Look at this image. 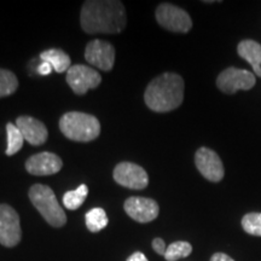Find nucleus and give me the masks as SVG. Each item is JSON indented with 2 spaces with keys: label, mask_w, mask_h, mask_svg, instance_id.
Segmentation results:
<instances>
[{
  "label": "nucleus",
  "mask_w": 261,
  "mask_h": 261,
  "mask_svg": "<svg viewBox=\"0 0 261 261\" xmlns=\"http://www.w3.org/2000/svg\"><path fill=\"white\" fill-rule=\"evenodd\" d=\"M238 55L244 61L252 65L254 73L261 77V45L259 42L250 40H242L237 47Z\"/></svg>",
  "instance_id": "obj_15"
},
{
  "label": "nucleus",
  "mask_w": 261,
  "mask_h": 261,
  "mask_svg": "<svg viewBox=\"0 0 261 261\" xmlns=\"http://www.w3.org/2000/svg\"><path fill=\"white\" fill-rule=\"evenodd\" d=\"M211 261H234L232 257L226 255L224 253H215L213 256L211 257Z\"/></svg>",
  "instance_id": "obj_25"
},
{
  "label": "nucleus",
  "mask_w": 261,
  "mask_h": 261,
  "mask_svg": "<svg viewBox=\"0 0 261 261\" xmlns=\"http://www.w3.org/2000/svg\"><path fill=\"white\" fill-rule=\"evenodd\" d=\"M52 70H54V68H52V65L48 62L42 61L40 65L38 67V73L40 75H50Z\"/></svg>",
  "instance_id": "obj_24"
},
{
  "label": "nucleus",
  "mask_w": 261,
  "mask_h": 261,
  "mask_svg": "<svg viewBox=\"0 0 261 261\" xmlns=\"http://www.w3.org/2000/svg\"><path fill=\"white\" fill-rule=\"evenodd\" d=\"M255 75L246 69L230 67L221 71L217 79V86L221 92L233 94L237 91H248L255 86Z\"/></svg>",
  "instance_id": "obj_6"
},
{
  "label": "nucleus",
  "mask_w": 261,
  "mask_h": 261,
  "mask_svg": "<svg viewBox=\"0 0 261 261\" xmlns=\"http://www.w3.org/2000/svg\"><path fill=\"white\" fill-rule=\"evenodd\" d=\"M159 24L174 33H188L192 28L190 15L185 10L172 4H161L156 10Z\"/></svg>",
  "instance_id": "obj_5"
},
{
  "label": "nucleus",
  "mask_w": 261,
  "mask_h": 261,
  "mask_svg": "<svg viewBox=\"0 0 261 261\" xmlns=\"http://www.w3.org/2000/svg\"><path fill=\"white\" fill-rule=\"evenodd\" d=\"M192 253V246L185 241H177L167 247L165 259L167 261H177L182 257H187Z\"/></svg>",
  "instance_id": "obj_20"
},
{
  "label": "nucleus",
  "mask_w": 261,
  "mask_h": 261,
  "mask_svg": "<svg viewBox=\"0 0 261 261\" xmlns=\"http://www.w3.org/2000/svg\"><path fill=\"white\" fill-rule=\"evenodd\" d=\"M195 163L198 172L207 180L219 182L224 178V165L214 150L208 148L198 149L195 154Z\"/></svg>",
  "instance_id": "obj_10"
},
{
  "label": "nucleus",
  "mask_w": 261,
  "mask_h": 261,
  "mask_svg": "<svg viewBox=\"0 0 261 261\" xmlns=\"http://www.w3.org/2000/svg\"><path fill=\"white\" fill-rule=\"evenodd\" d=\"M6 133H8V148H6V155L12 156L17 154L22 149L24 143V137L18 129V127L14 123H8L6 125Z\"/></svg>",
  "instance_id": "obj_19"
},
{
  "label": "nucleus",
  "mask_w": 261,
  "mask_h": 261,
  "mask_svg": "<svg viewBox=\"0 0 261 261\" xmlns=\"http://www.w3.org/2000/svg\"><path fill=\"white\" fill-rule=\"evenodd\" d=\"M184 99V80L175 73H165L155 77L146 87L145 104L156 113H168L181 106Z\"/></svg>",
  "instance_id": "obj_2"
},
{
  "label": "nucleus",
  "mask_w": 261,
  "mask_h": 261,
  "mask_svg": "<svg viewBox=\"0 0 261 261\" xmlns=\"http://www.w3.org/2000/svg\"><path fill=\"white\" fill-rule=\"evenodd\" d=\"M114 179L121 187L132 190H143L149 184L145 169L132 162L119 163L114 169Z\"/></svg>",
  "instance_id": "obj_9"
},
{
  "label": "nucleus",
  "mask_w": 261,
  "mask_h": 261,
  "mask_svg": "<svg viewBox=\"0 0 261 261\" xmlns=\"http://www.w3.org/2000/svg\"><path fill=\"white\" fill-rule=\"evenodd\" d=\"M152 248H154L156 253L163 256H165L166 250H167V247H166L165 241H163L162 238H155V240L152 241Z\"/></svg>",
  "instance_id": "obj_23"
},
{
  "label": "nucleus",
  "mask_w": 261,
  "mask_h": 261,
  "mask_svg": "<svg viewBox=\"0 0 261 261\" xmlns=\"http://www.w3.org/2000/svg\"><path fill=\"white\" fill-rule=\"evenodd\" d=\"M126 261H149V260L146 259V256L143 253L136 252V253H133L132 255H130Z\"/></svg>",
  "instance_id": "obj_26"
},
{
  "label": "nucleus",
  "mask_w": 261,
  "mask_h": 261,
  "mask_svg": "<svg viewBox=\"0 0 261 261\" xmlns=\"http://www.w3.org/2000/svg\"><path fill=\"white\" fill-rule=\"evenodd\" d=\"M67 83L76 94H86L102 83V76L93 68L83 64L71 65L67 71Z\"/></svg>",
  "instance_id": "obj_7"
},
{
  "label": "nucleus",
  "mask_w": 261,
  "mask_h": 261,
  "mask_svg": "<svg viewBox=\"0 0 261 261\" xmlns=\"http://www.w3.org/2000/svg\"><path fill=\"white\" fill-rule=\"evenodd\" d=\"M18 87V80L12 71L0 69V98L6 97L16 92Z\"/></svg>",
  "instance_id": "obj_21"
},
{
  "label": "nucleus",
  "mask_w": 261,
  "mask_h": 261,
  "mask_svg": "<svg viewBox=\"0 0 261 261\" xmlns=\"http://www.w3.org/2000/svg\"><path fill=\"white\" fill-rule=\"evenodd\" d=\"M128 217L138 223L145 224L159 217L160 207L158 202L146 197H129L123 204Z\"/></svg>",
  "instance_id": "obj_12"
},
{
  "label": "nucleus",
  "mask_w": 261,
  "mask_h": 261,
  "mask_svg": "<svg viewBox=\"0 0 261 261\" xmlns=\"http://www.w3.org/2000/svg\"><path fill=\"white\" fill-rule=\"evenodd\" d=\"M16 126L18 127L24 137V140H27L29 144L38 146L46 142L48 136L46 126L34 117L19 116L16 120Z\"/></svg>",
  "instance_id": "obj_14"
},
{
  "label": "nucleus",
  "mask_w": 261,
  "mask_h": 261,
  "mask_svg": "<svg viewBox=\"0 0 261 261\" xmlns=\"http://www.w3.org/2000/svg\"><path fill=\"white\" fill-rule=\"evenodd\" d=\"M85 58L91 65L103 71L113 69L115 62V48L110 42L97 40L90 41L85 50Z\"/></svg>",
  "instance_id": "obj_11"
},
{
  "label": "nucleus",
  "mask_w": 261,
  "mask_h": 261,
  "mask_svg": "<svg viewBox=\"0 0 261 261\" xmlns=\"http://www.w3.org/2000/svg\"><path fill=\"white\" fill-rule=\"evenodd\" d=\"M63 167L60 156L54 152H40L31 156L25 162V169L33 175L56 174Z\"/></svg>",
  "instance_id": "obj_13"
},
{
  "label": "nucleus",
  "mask_w": 261,
  "mask_h": 261,
  "mask_svg": "<svg viewBox=\"0 0 261 261\" xmlns=\"http://www.w3.org/2000/svg\"><path fill=\"white\" fill-rule=\"evenodd\" d=\"M89 195V188L87 185H80L76 190L67 191L63 195V204L67 210L75 211L80 208Z\"/></svg>",
  "instance_id": "obj_18"
},
{
  "label": "nucleus",
  "mask_w": 261,
  "mask_h": 261,
  "mask_svg": "<svg viewBox=\"0 0 261 261\" xmlns=\"http://www.w3.org/2000/svg\"><path fill=\"white\" fill-rule=\"evenodd\" d=\"M81 28L89 34H117L126 27V10L116 0H89L81 9Z\"/></svg>",
  "instance_id": "obj_1"
},
{
  "label": "nucleus",
  "mask_w": 261,
  "mask_h": 261,
  "mask_svg": "<svg viewBox=\"0 0 261 261\" xmlns=\"http://www.w3.org/2000/svg\"><path fill=\"white\" fill-rule=\"evenodd\" d=\"M29 198L33 205L51 226L62 227L67 223V215L58 203L52 189L42 184L33 185L29 190Z\"/></svg>",
  "instance_id": "obj_4"
},
{
  "label": "nucleus",
  "mask_w": 261,
  "mask_h": 261,
  "mask_svg": "<svg viewBox=\"0 0 261 261\" xmlns=\"http://www.w3.org/2000/svg\"><path fill=\"white\" fill-rule=\"evenodd\" d=\"M61 132L74 142H91L100 133V123L96 116L90 114L70 112L60 120Z\"/></svg>",
  "instance_id": "obj_3"
},
{
  "label": "nucleus",
  "mask_w": 261,
  "mask_h": 261,
  "mask_svg": "<svg viewBox=\"0 0 261 261\" xmlns=\"http://www.w3.org/2000/svg\"><path fill=\"white\" fill-rule=\"evenodd\" d=\"M22 238L19 217L9 204H0V243L4 247L17 246Z\"/></svg>",
  "instance_id": "obj_8"
},
{
  "label": "nucleus",
  "mask_w": 261,
  "mask_h": 261,
  "mask_svg": "<svg viewBox=\"0 0 261 261\" xmlns=\"http://www.w3.org/2000/svg\"><path fill=\"white\" fill-rule=\"evenodd\" d=\"M242 227L247 233L261 237V213H248L244 215Z\"/></svg>",
  "instance_id": "obj_22"
},
{
  "label": "nucleus",
  "mask_w": 261,
  "mask_h": 261,
  "mask_svg": "<svg viewBox=\"0 0 261 261\" xmlns=\"http://www.w3.org/2000/svg\"><path fill=\"white\" fill-rule=\"evenodd\" d=\"M40 58L41 61L48 62L54 68V70L60 74L68 71L71 67L70 57L60 48H50V50L41 52Z\"/></svg>",
  "instance_id": "obj_16"
},
{
  "label": "nucleus",
  "mask_w": 261,
  "mask_h": 261,
  "mask_svg": "<svg viewBox=\"0 0 261 261\" xmlns=\"http://www.w3.org/2000/svg\"><path fill=\"white\" fill-rule=\"evenodd\" d=\"M85 223L91 232H99L107 227L109 219L103 208H92L85 215Z\"/></svg>",
  "instance_id": "obj_17"
}]
</instances>
